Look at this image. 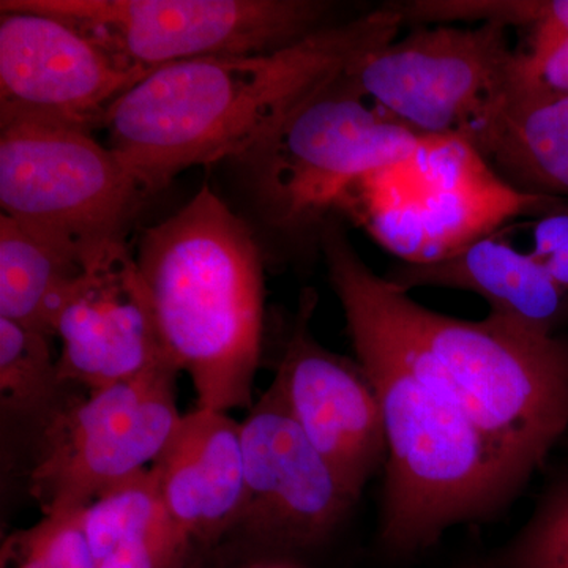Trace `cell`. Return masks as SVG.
<instances>
[{
  "label": "cell",
  "instance_id": "1",
  "mask_svg": "<svg viewBox=\"0 0 568 568\" xmlns=\"http://www.w3.org/2000/svg\"><path fill=\"white\" fill-rule=\"evenodd\" d=\"M320 252L386 426L379 538L394 558L432 548L455 526L500 514L534 470L489 439L436 372L395 302L394 287L332 216Z\"/></svg>",
  "mask_w": 568,
  "mask_h": 568
},
{
  "label": "cell",
  "instance_id": "2",
  "mask_svg": "<svg viewBox=\"0 0 568 568\" xmlns=\"http://www.w3.org/2000/svg\"><path fill=\"white\" fill-rule=\"evenodd\" d=\"M402 28L384 3L284 50L163 67L112 104L108 145L152 196L190 168L241 159Z\"/></svg>",
  "mask_w": 568,
  "mask_h": 568
},
{
  "label": "cell",
  "instance_id": "3",
  "mask_svg": "<svg viewBox=\"0 0 568 568\" xmlns=\"http://www.w3.org/2000/svg\"><path fill=\"white\" fill-rule=\"evenodd\" d=\"M142 282L164 349L197 407L252 405L264 327V257L253 227L211 186L141 234Z\"/></svg>",
  "mask_w": 568,
  "mask_h": 568
},
{
  "label": "cell",
  "instance_id": "4",
  "mask_svg": "<svg viewBox=\"0 0 568 568\" xmlns=\"http://www.w3.org/2000/svg\"><path fill=\"white\" fill-rule=\"evenodd\" d=\"M435 141L376 106L346 69L231 163L265 233L284 248L320 250L357 183L413 162Z\"/></svg>",
  "mask_w": 568,
  "mask_h": 568
},
{
  "label": "cell",
  "instance_id": "5",
  "mask_svg": "<svg viewBox=\"0 0 568 568\" xmlns=\"http://www.w3.org/2000/svg\"><path fill=\"white\" fill-rule=\"evenodd\" d=\"M394 287L399 313L478 428L536 473L568 432V336L489 315L433 312Z\"/></svg>",
  "mask_w": 568,
  "mask_h": 568
},
{
  "label": "cell",
  "instance_id": "6",
  "mask_svg": "<svg viewBox=\"0 0 568 568\" xmlns=\"http://www.w3.org/2000/svg\"><path fill=\"white\" fill-rule=\"evenodd\" d=\"M0 10L69 22L144 77L173 63L284 50L349 21L327 0H0Z\"/></svg>",
  "mask_w": 568,
  "mask_h": 568
},
{
  "label": "cell",
  "instance_id": "7",
  "mask_svg": "<svg viewBox=\"0 0 568 568\" xmlns=\"http://www.w3.org/2000/svg\"><path fill=\"white\" fill-rule=\"evenodd\" d=\"M347 73L365 97L426 140L470 152L528 85L503 26H426L362 54Z\"/></svg>",
  "mask_w": 568,
  "mask_h": 568
},
{
  "label": "cell",
  "instance_id": "8",
  "mask_svg": "<svg viewBox=\"0 0 568 568\" xmlns=\"http://www.w3.org/2000/svg\"><path fill=\"white\" fill-rule=\"evenodd\" d=\"M151 196L110 145L54 123L0 126V207L84 264L126 230Z\"/></svg>",
  "mask_w": 568,
  "mask_h": 568
},
{
  "label": "cell",
  "instance_id": "9",
  "mask_svg": "<svg viewBox=\"0 0 568 568\" xmlns=\"http://www.w3.org/2000/svg\"><path fill=\"white\" fill-rule=\"evenodd\" d=\"M178 375L174 366H160L67 403L52 417L31 473V495L43 515L82 510L153 465L182 418Z\"/></svg>",
  "mask_w": 568,
  "mask_h": 568
},
{
  "label": "cell",
  "instance_id": "10",
  "mask_svg": "<svg viewBox=\"0 0 568 568\" xmlns=\"http://www.w3.org/2000/svg\"><path fill=\"white\" fill-rule=\"evenodd\" d=\"M142 78L69 22L0 10V126L41 122L93 133Z\"/></svg>",
  "mask_w": 568,
  "mask_h": 568
},
{
  "label": "cell",
  "instance_id": "11",
  "mask_svg": "<svg viewBox=\"0 0 568 568\" xmlns=\"http://www.w3.org/2000/svg\"><path fill=\"white\" fill-rule=\"evenodd\" d=\"M316 304L315 291L305 290L268 390L358 499L369 478L386 466L383 409L361 362L316 342Z\"/></svg>",
  "mask_w": 568,
  "mask_h": 568
},
{
  "label": "cell",
  "instance_id": "12",
  "mask_svg": "<svg viewBox=\"0 0 568 568\" xmlns=\"http://www.w3.org/2000/svg\"><path fill=\"white\" fill-rule=\"evenodd\" d=\"M246 500L241 525L261 544L301 551L327 540L357 497L271 390L242 422Z\"/></svg>",
  "mask_w": 568,
  "mask_h": 568
},
{
  "label": "cell",
  "instance_id": "13",
  "mask_svg": "<svg viewBox=\"0 0 568 568\" xmlns=\"http://www.w3.org/2000/svg\"><path fill=\"white\" fill-rule=\"evenodd\" d=\"M52 335L63 383L91 392L171 365L136 256L126 242L92 256L63 298ZM175 368V366H174Z\"/></svg>",
  "mask_w": 568,
  "mask_h": 568
},
{
  "label": "cell",
  "instance_id": "14",
  "mask_svg": "<svg viewBox=\"0 0 568 568\" xmlns=\"http://www.w3.org/2000/svg\"><path fill=\"white\" fill-rule=\"evenodd\" d=\"M175 525L190 541H209L241 525L246 500L242 424L223 410L182 416L151 466Z\"/></svg>",
  "mask_w": 568,
  "mask_h": 568
},
{
  "label": "cell",
  "instance_id": "15",
  "mask_svg": "<svg viewBox=\"0 0 568 568\" xmlns=\"http://www.w3.org/2000/svg\"><path fill=\"white\" fill-rule=\"evenodd\" d=\"M396 290L466 291L484 298L489 315L540 335L568 328V297L544 264L500 234L480 235L457 252L428 261L392 265L383 275Z\"/></svg>",
  "mask_w": 568,
  "mask_h": 568
},
{
  "label": "cell",
  "instance_id": "16",
  "mask_svg": "<svg viewBox=\"0 0 568 568\" xmlns=\"http://www.w3.org/2000/svg\"><path fill=\"white\" fill-rule=\"evenodd\" d=\"M81 526L97 568H181L192 544L164 506L151 467L82 508Z\"/></svg>",
  "mask_w": 568,
  "mask_h": 568
},
{
  "label": "cell",
  "instance_id": "17",
  "mask_svg": "<svg viewBox=\"0 0 568 568\" xmlns=\"http://www.w3.org/2000/svg\"><path fill=\"white\" fill-rule=\"evenodd\" d=\"M473 153L521 196L568 200V97L525 89Z\"/></svg>",
  "mask_w": 568,
  "mask_h": 568
},
{
  "label": "cell",
  "instance_id": "18",
  "mask_svg": "<svg viewBox=\"0 0 568 568\" xmlns=\"http://www.w3.org/2000/svg\"><path fill=\"white\" fill-rule=\"evenodd\" d=\"M77 257L0 215V317L48 336L82 274Z\"/></svg>",
  "mask_w": 568,
  "mask_h": 568
},
{
  "label": "cell",
  "instance_id": "19",
  "mask_svg": "<svg viewBox=\"0 0 568 568\" xmlns=\"http://www.w3.org/2000/svg\"><path fill=\"white\" fill-rule=\"evenodd\" d=\"M51 336L0 317V398L2 409L50 424L62 409L63 383L50 349Z\"/></svg>",
  "mask_w": 568,
  "mask_h": 568
},
{
  "label": "cell",
  "instance_id": "20",
  "mask_svg": "<svg viewBox=\"0 0 568 568\" xmlns=\"http://www.w3.org/2000/svg\"><path fill=\"white\" fill-rule=\"evenodd\" d=\"M493 568H568V476L552 481Z\"/></svg>",
  "mask_w": 568,
  "mask_h": 568
},
{
  "label": "cell",
  "instance_id": "21",
  "mask_svg": "<svg viewBox=\"0 0 568 568\" xmlns=\"http://www.w3.org/2000/svg\"><path fill=\"white\" fill-rule=\"evenodd\" d=\"M81 511L43 515L32 528L13 534L3 544L2 568H97Z\"/></svg>",
  "mask_w": 568,
  "mask_h": 568
},
{
  "label": "cell",
  "instance_id": "22",
  "mask_svg": "<svg viewBox=\"0 0 568 568\" xmlns=\"http://www.w3.org/2000/svg\"><path fill=\"white\" fill-rule=\"evenodd\" d=\"M386 6L403 26L496 24L529 31L547 10L548 0H395Z\"/></svg>",
  "mask_w": 568,
  "mask_h": 568
},
{
  "label": "cell",
  "instance_id": "23",
  "mask_svg": "<svg viewBox=\"0 0 568 568\" xmlns=\"http://www.w3.org/2000/svg\"><path fill=\"white\" fill-rule=\"evenodd\" d=\"M568 41V0H548L547 10L528 31V47L521 51L523 71L530 84L548 59Z\"/></svg>",
  "mask_w": 568,
  "mask_h": 568
},
{
  "label": "cell",
  "instance_id": "24",
  "mask_svg": "<svg viewBox=\"0 0 568 568\" xmlns=\"http://www.w3.org/2000/svg\"><path fill=\"white\" fill-rule=\"evenodd\" d=\"M529 88L548 99H567L568 41L548 59L544 69L538 73L537 80L529 84Z\"/></svg>",
  "mask_w": 568,
  "mask_h": 568
},
{
  "label": "cell",
  "instance_id": "25",
  "mask_svg": "<svg viewBox=\"0 0 568 568\" xmlns=\"http://www.w3.org/2000/svg\"><path fill=\"white\" fill-rule=\"evenodd\" d=\"M544 265L548 274L555 278V282L559 284L560 290L568 297V244L564 245L551 257H548Z\"/></svg>",
  "mask_w": 568,
  "mask_h": 568
},
{
  "label": "cell",
  "instance_id": "26",
  "mask_svg": "<svg viewBox=\"0 0 568 568\" xmlns=\"http://www.w3.org/2000/svg\"><path fill=\"white\" fill-rule=\"evenodd\" d=\"M473 568H493V567L489 566V564H487V566H477V567H473Z\"/></svg>",
  "mask_w": 568,
  "mask_h": 568
},
{
  "label": "cell",
  "instance_id": "27",
  "mask_svg": "<svg viewBox=\"0 0 568 568\" xmlns=\"http://www.w3.org/2000/svg\"><path fill=\"white\" fill-rule=\"evenodd\" d=\"M271 568H284V567H271Z\"/></svg>",
  "mask_w": 568,
  "mask_h": 568
}]
</instances>
